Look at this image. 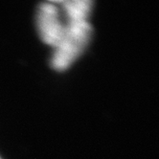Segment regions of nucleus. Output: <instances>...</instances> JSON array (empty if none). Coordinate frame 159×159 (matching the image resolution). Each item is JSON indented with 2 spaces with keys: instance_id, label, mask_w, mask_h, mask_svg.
Instances as JSON below:
<instances>
[{
  "instance_id": "nucleus-1",
  "label": "nucleus",
  "mask_w": 159,
  "mask_h": 159,
  "mask_svg": "<svg viewBox=\"0 0 159 159\" xmlns=\"http://www.w3.org/2000/svg\"><path fill=\"white\" fill-rule=\"evenodd\" d=\"M92 35V27L88 21L66 23L60 42L54 47L50 63L53 69L64 71L82 55Z\"/></svg>"
},
{
  "instance_id": "nucleus-3",
  "label": "nucleus",
  "mask_w": 159,
  "mask_h": 159,
  "mask_svg": "<svg viewBox=\"0 0 159 159\" xmlns=\"http://www.w3.org/2000/svg\"><path fill=\"white\" fill-rule=\"evenodd\" d=\"M61 5L66 16V23H78V22L88 21L87 18L92 10L93 2L90 0H64V1H54Z\"/></svg>"
},
{
  "instance_id": "nucleus-4",
  "label": "nucleus",
  "mask_w": 159,
  "mask_h": 159,
  "mask_svg": "<svg viewBox=\"0 0 159 159\" xmlns=\"http://www.w3.org/2000/svg\"><path fill=\"white\" fill-rule=\"evenodd\" d=\"M0 159H1V157H0Z\"/></svg>"
},
{
  "instance_id": "nucleus-2",
  "label": "nucleus",
  "mask_w": 159,
  "mask_h": 159,
  "mask_svg": "<svg viewBox=\"0 0 159 159\" xmlns=\"http://www.w3.org/2000/svg\"><path fill=\"white\" fill-rule=\"evenodd\" d=\"M66 23L61 19L60 9L52 2H43L37 12V28L40 39L50 46L56 47L62 38Z\"/></svg>"
}]
</instances>
